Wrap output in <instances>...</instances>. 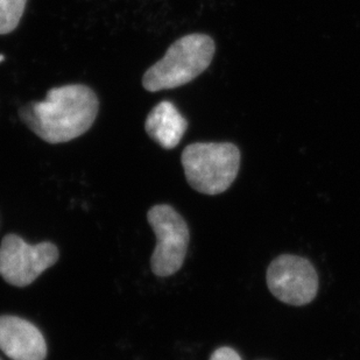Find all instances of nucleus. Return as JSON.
<instances>
[{
    "label": "nucleus",
    "instance_id": "f257e3e1",
    "mask_svg": "<svg viewBox=\"0 0 360 360\" xmlns=\"http://www.w3.org/2000/svg\"><path fill=\"white\" fill-rule=\"evenodd\" d=\"M98 111L99 99L91 88L67 84L51 89L41 102L21 106L19 117L46 143H62L88 132Z\"/></svg>",
    "mask_w": 360,
    "mask_h": 360
},
{
    "label": "nucleus",
    "instance_id": "f03ea898",
    "mask_svg": "<svg viewBox=\"0 0 360 360\" xmlns=\"http://www.w3.org/2000/svg\"><path fill=\"white\" fill-rule=\"evenodd\" d=\"M216 46L207 34L184 35L170 44L160 61L147 69L143 86L150 92L180 88L203 74L214 58Z\"/></svg>",
    "mask_w": 360,
    "mask_h": 360
},
{
    "label": "nucleus",
    "instance_id": "7ed1b4c3",
    "mask_svg": "<svg viewBox=\"0 0 360 360\" xmlns=\"http://www.w3.org/2000/svg\"><path fill=\"white\" fill-rule=\"evenodd\" d=\"M181 162L188 184L204 195L228 191L238 175L240 152L231 143H195L182 152Z\"/></svg>",
    "mask_w": 360,
    "mask_h": 360
},
{
    "label": "nucleus",
    "instance_id": "20e7f679",
    "mask_svg": "<svg viewBox=\"0 0 360 360\" xmlns=\"http://www.w3.org/2000/svg\"><path fill=\"white\" fill-rule=\"evenodd\" d=\"M147 221L157 236V246L150 257L152 272L160 278L180 271L191 240L184 217L168 204H158L147 212Z\"/></svg>",
    "mask_w": 360,
    "mask_h": 360
},
{
    "label": "nucleus",
    "instance_id": "39448f33",
    "mask_svg": "<svg viewBox=\"0 0 360 360\" xmlns=\"http://www.w3.org/2000/svg\"><path fill=\"white\" fill-rule=\"evenodd\" d=\"M58 255L53 243L31 245L10 233L0 245V276L14 287H27L58 262Z\"/></svg>",
    "mask_w": 360,
    "mask_h": 360
},
{
    "label": "nucleus",
    "instance_id": "423d86ee",
    "mask_svg": "<svg viewBox=\"0 0 360 360\" xmlns=\"http://www.w3.org/2000/svg\"><path fill=\"white\" fill-rule=\"evenodd\" d=\"M266 280L273 295L290 306H306L319 292L316 269L309 260L297 255L274 259L267 269Z\"/></svg>",
    "mask_w": 360,
    "mask_h": 360
},
{
    "label": "nucleus",
    "instance_id": "0eeeda50",
    "mask_svg": "<svg viewBox=\"0 0 360 360\" xmlns=\"http://www.w3.org/2000/svg\"><path fill=\"white\" fill-rule=\"evenodd\" d=\"M0 350L12 360H44L47 344L40 330L18 316H0Z\"/></svg>",
    "mask_w": 360,
    "mask_h": 360
},
{
    "label": "nucleus",
    "instance_id": "6e6552de",
    "mask_svg": "<svg viewBox=\"0 0 360 360\" xmlns=\"http://www.w3.org/2000/svg\"><path fill=\"white\" fill-rule=\"evenodd\" d=\"M187 129V120L169 101H162L154 106L145 122L147 134L165 150L175 148Z\"/></svg>",
    "mask_w": 360,
    "mask_h": 360
},
{
    "label": "nucleus",
    "instance_id": "1a4fd4ad",
    "mask_svg": "<svg viewBox=\"0 0 360 360\" xmlns=\"http://www.w3.org/2000/svg\"><path fill=\"white\" fill-rule=\"evenodd\" d=\"M28 0H0V35L8 34L18 27Z\"/></svg>",
    "mask_w": 360,
    "mask_h": 360
},
{
    "label": "nucleus",
    "instance_id": "9d476101",
    "mask_svg": "<svg viewBox=\"0 0 360 360\" xmlns=\"http://www.w3.org/2000/svg\"><path fill=\"white\" fill-rule=\"evenodd\" d=\"M210 360H241V358L231 347H223L211 354Z\"/></svg>",
    "mask_w": 360,
    "mask_h": 360
},
{
    "label": "nucleus",
    "instance_id": "9b49d317",
    "mask_svg": "<svg viewBox=\"0 0 360 360\" xmlns=\"http://www.w3.org/2000/svg\"><path fill=\"white\" fill-rule=\"evenodd\" d=\"M4 58H4L3 55H0V63L4 61Z\"/></svg>",
    "mask_w": 360,
    "mask_h": 360
},
{
    "label": "nucleus",
    "instance_id": "f8f14e48",
    "mask_svg": "<svg viewBox=\"0 0 360 360\" xmlns=\"http://www.w3.org/2000/svg\"><path fill=\"white\" fill-rule=\"evenodd\" d=\"M0 360H1V359H0Z\"/></svg>",
    "mask_w": 360,
    "mask_h": 360
}]
</instances>
